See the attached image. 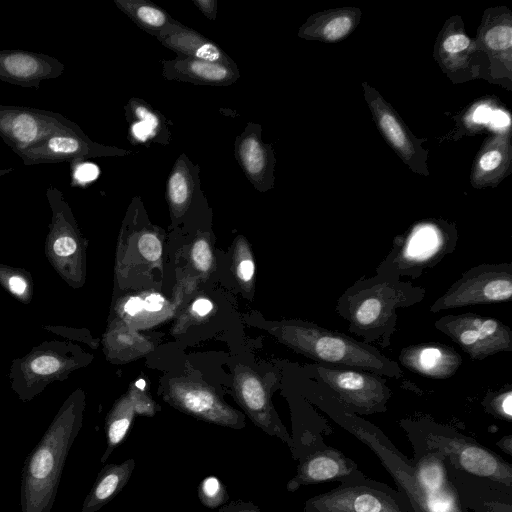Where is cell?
Listing matches in <instances>:
<instances>
[{"label": "cell", "mask_w": 512, "mask_h": 512, "mask_svg": "<svg viewBox=\"0 0 512 512\" xmlns=\"http://www.w3.org/2000/svg\"><path fill=\"white\" fill-rule=\"evenodd\" d=\"M425 288L402 281L391 273L362 277L338 298L335 311L348 322V331L365 343L384 349L396 332L397 309L423 301Z\"/></svg>", "instance_id": "6da1fadb"}, {"label": "cell", "mask_w": 512, "mask_h": 512, "mask_svg": "<svg viewBox=\"0 0 512 512\" xmlns=\"http://www.w3.org/2000/svg\"><path fill=\"white\" fill-rule=\"evenodd\" d=\"M84 408V392L76 389L28 455L21 477V512H51L65 461L82 427Z\"/></svg>", "instance_id": "7a4b0ae2"}, {"label": "cell", "mask_w": 512, "mask_h": 512, "mask_svg": "<svg viewBox=\"0 0 512 512\" xmlns=\"http://www.w3.org/2000/svg\"><path fill=\"white\" fill-rule=\"evenodd\" d=\"M291 346L318 364L356 369L381 377L399 379L400 365L375 346L310 322H293L285 327Z\"/></svg>", "instance_id": "3957f363"}, {"label": "cell", "mask_w": 512, "mask_h": 512, "mask_svg": "<svg viewBox=\"0 0 512 512\" xmlns=\"http://www.w3.org/2000/svg\"><path fill=\"white\" fill-rule=\"evenodd\" d=\"M91 360L90 354L68 340L44 341L12 360L8 373L11 389L21 401L29 402L49 384L66 380Z\"/></svg>", "instance_id": "277c9868"}, {"label": "cell", "mask_w": 512, "mask_h": 512, "mask_svg": "<svg viewBox=\"0 0 512 512\" xmlns=\"http://www.w3.org/2000/svg\"><path fill=\"white\" fill-rule=\"evenodd\" d=\"M456 246L457 233L453 228L434 222L420 223L406 236L394 239L376 272L416 279L452 254Z\"/></svg>", "instance_id": "5b68a950"}, {"label": "cell", "mask_w": 512, "mask_h": 512, "mask_svg": "<svg viewBox=\"0 0 512 512\" xmlns=\"http://www.w3.org/2000/svg\"><path fill=\"white\" fill-rule=\"evenodd\" d=\"M46 196L52 217L46 236L44 253L53 269L72 288H80L85 282L86 240L77 225L72 209L64 194L49 186Z\"/></svg>", "instance_id": "8992f818"}, {"label": "cell", "mask_w": 512, "mask_h": 512, "mask_svg": "<svg viewBox=\"0 0 512 512\" xmlns=\"http://www.w3.org/2000/svg\"><path fill=\"white\" fill-rule=\"evenodd\" d=\"M306 374L323 384L353 413L385 412L392 397L387 380L369 372L316 363L306 366Z\"/></svg>", "instance_id": "52a82bcc"}, {"label": "cell", "mask_w": 512, "mask_h": 512, "mask_svg": "<svg viewBox=\"0 0 512 512\" xmlns=\"http://www.w3.org/2000/svg\"><path fill=\"white\" fill-rule=\"evenodd\" d=\"M512 263H483L469 268L430 305L431 313L473 305L509 302Z\"/></svg>", "instance_id": "ba28073f"}, {"label": "cell", "mask_w": 512, "mask_h": 512, "mask_svg": "<svg viewBox=\"0 0 512 512\" xmlns=\"http://www.w3.org/2000/svg\"><path fill=\"white\" fill-rule=\"evenodd\" d=\"M434 327L474 360L512 351V330L496 318L472 312L450 314L437 319Z\"/></svg>", "instance_id": "9c48e42d"}, {"label": "cell", "mask_w": 512, "mask_h": 512, "mask_svg": "<svg viewBox=\"0 0 512 512\" xmlns=\"http://www.w3.org/2000/svg\"><path fill=\"white\" fill-rule=\"evenodd\" d=\"M59 133L85 134L58 112L0 104V137L17 155Z\"/></svg>", "instance_id": "30bf717a"}, {"label": "cell", "mask_w": 512, "mask_h": 512, "mask_svg": "<svg viewBox=\"0 0 512 512\" xmlns=\"http://www.w3.org/2000/svg\"><path fill=\"white\" fill-rule=\"evenodd\" d=\"M427 443L437 447L443 456L448 455L459 469L511 487V466L499 455L474 441L430 434Z\"/></svg>", "instance_id": "8fae6325"}, {"label": "cell", "mask_w": 512, "mask_h": 512, "mask_svg": "<svg viewBox=\"0 0 512 512\" xmlns=\"http://www.w3.org/2000/svg\"><path fill=\"white\" fill-rule=\"evenodd\" d=\"M128 154H131V151L93 142L86 134L59 133L18 156L25 165H33Z\"/></svg>", "instance_id": "7c38bea8"}, {"label": "cell", "mask_w": 512, "mask_h": 512, "mask_svg": "<svg viewBox=\"0 0 512 512\" xmlns=\"http://www.w3.org/2000/svg\"><path fill=\"white\" fill-rule=\"evenodd\" d=\"M305 512H404L388 494L363 485L341 486L306 501Z\"/></svg>", "instance_id": "4fadbf2b"}, {"label": "cell", "mask_w": 512, "mask_h": 512, "mask_svg": "<svg viewBox=\"0 0 512 512\" xmlns=\"http://www.w3.org/2000/svg\"><path fill=\"white\" fill-rule=\"evenodd\" d=\"M235 157L249 182L261 192L274 185V155L263 141L262 128L249 122L235 140Z\"/></svg>", "instance_id": "5bb4252c"}, {"label": "cell", "mask_w": 512, "mask_h": 512, "mask_svg": "<svg viewBox=\"0 0 512 512\" xmlns=\"http://www.w3.org/2000/svg\"><path fill=\"white\" fill-rule=\"evenodd\" d=\"M64 64L58 59L24 50H0V80L39 89L43 80L59 77Z\"/></svg>", "instance_id": "9a60e30c"}, {"label": "cell", "mask_w": 512, "mask_h": 512, "mask_svg": "<svg viewBox=\"0 0 512 512\" xmlns=\"http://www.w3.org/2000/svg\"><path fill=\"white\" fill-rule=\"evenodd\" d=\"M400 365L413 373L434 380H445L456 374L463 359L452 347L426 342L404 347L399 353Z\"/></svg>", "instance_id": "2e32d148"}, {"label": "cell", "mask_w": 512, "mask_h": 512, "mask_svg": "<svg viewBox=\"0 0 512 512\" xmlns=\"http://www.w3.org/2000/svg\"><path fill=\"white\" fill-rule=\"evenodd\" d=\"M162 75L167 80L212 86H228L240 77L235 62L222 63L180 55L162 61Z\"/></svg>", "instance_id": "e0dca14e"}, {"label": "cell", "mask_w": 512, "mask_h": 512, "mask_svg": "<svg viewBox=\"0 0 512 512\" xmlns=\"http://www.w3.org/2000/svg\"><path fill=\"white\" fill-rule=\"evenodd\" d=\"M357 472L354 461L339 450L327 448L307 456L298 466L296 475L287 483V490L296 491L302 485L344 480Z\"/></svg>", "instance_id": "ac0fdd59"}, {"label": "cell", "mask_w": 512, "mask_h": 512, "mask_svg": "<svg viewBox=\"0 0 512 512\" xmlns=\"http://www.w3.org/2000/svg\"><path fill=\"white\" fill-rule=\"evenodd\" d=\"M156 38L176 55L222 63L234 62L212 40L176 20L164 28Z\"/></svg>", "instance_id": "d6986e66"}, {"label": "cell", "mask_w": 512, "mask_h": 512, "mask_svg": "<svg viewBox=\"0 0 512 512\" xmlns=\"http://www.w3.org/2000/svg\"><path fill=\"white\" fill-rule=\"evenodd\" d=\"M441 453H430L423 456L407 479L394 474L407 492L414 506L423 495L436 494L453 486L447 477Z\"/></svg>", "instance_id": "ffe728a7"}, {"label": "cell", "mask_w": 512, "mask_h": 512, "mask_svg": "<svg viewBox=\"0 0 512 512\" xmlns=\"http://www.w3.org/2000/svg\"><path fill=\"white\" fill-rule=\"evenodd\" d=\"M124 110L133 140L140 143L152 141L161 145L169 143L171 133L167 126V120L149 103L133 97L128 101Z\"/></svg>", "instance_id": "44dd1931"}, {"label": "cell", "mask_w": 512, "mask_h": 512, "mask_svg": "<svg viewBox=\"0 0 512 512\" xmlns=\"http://www.w3.org/2000/svg\"><path fill=\"white\" fill-rule=\"evenodd\" d=\"M199 166L182 153L175 161L166 183V197L172 211L184 213L191 203L202 194Z\"/></svg>", "instance_id": "7402d4cb"}, {"label": "cell", "mask_w": 512, "mask_h": 512, "mask_svg": "<svg viewBox=\"0 0 512 512\" xmlns=\"http://www.w3.org/2000/svg\"><path fill=\"white\" fill-rule=\"evenodd\" d=\"M135 468L134 459L120 464H107L85 497L80 512H96L115 498L128 483Z\"/></svg>", "instance_id": "603a6c76"}, {"label": "cell", "mask_w": 512, "mask_h": 512, "mask_svg": "<svg viewBox=\"0 0 512 512\" xmlns=\"http://www.w3.org/2000/svg\"><path fill=\"white\" fill-rule=\"evenodd\" d=\"M115 5L138 27L157 35L175 20L161 7L146 0H114Z\"/></svg>", "instance_id": "cb8c5ba5"}, {"label": "cell", "mask_w": 512, "mask_h": 512, "mask_svg": "<svg viewBox=\"0 0 512 512\" xmlns=\"http://www.w3.org/2000/svg\"><path fill=\"white\" fill-rule=\"evenodd\" d=\"M133 416V402L127 398L118 401L107 415L105 423L107 445L101 457V463H104L113 450L125 440L131 428Z\"/></svg>", "instance_id": "d4e9b609"}, {"label": "cell", "mask_w": 512, "mask_h": 512, "mask_svg": "<svg viewBox=\"0 0 512 512\" xmlns=\"http://www.w3.org/2000/svg\"><path fill=\"white\" fill-rule=\"evenodd\" d=\"M0 285L19 302H31L34 284L27 270L0 263Z\"/></svg>", "instance_id": "484cf974"}, {"label": "cell", "mask_w": 512, "mask_h": 512, "mask_svg": "<svg viewBox=\"0 0 512 512\" xmlns=\"http://www.w3.org/2000/svg\"><path fill=\"white\" fill-rule=\"evenodd\" d=\"M197 494L200 502L207 508L223 506L229 499L222 481L216 476H207L198 485Z\"/></svg>", "instance_id": "4316f807"}, {"label": "cell", "mask_w": 512, "mask_h": 512, "mask_svg": "<svg viewBox=\"0 0 512 512\" xmlns=\"http://www.w3.org/2000/svg\"><path fill=\"white\" fill-rule=\"evenodd\" d=\"M481 404L485 411L494 417L507 422L512 421V389L510 386L498 391L488 392Z\"/></svg>", "instance_id": "83f0119b"}, {"label": "cell", "mask_w": 512, "mask_h": 512, "mask_svg": "<svg viewBox=\"0 0 512 512\" xmlns=\"http://www.w3.org/2000/svg\"><path fill=\"white\" fill-rule=\"evenodd\" d=\"M380 126L390 142L404 153L409 152L410 146L398 120L387 110L379 114Z\"/></svg>", "instance_id": "f1b7e54d"}, {"label": "cell", "mask_w": 512, "mask_h": 512, "mask_svg": "<svg viewBox=\"0 0 512 512\" xmlns=\"http://www.w3.org/2000/svg\"><path fill=\"white\" fill-rule=\"evenodd\" d=\"M485 44L491 50L503 51L512 46V28L509 25H498L490 28L485 34Z\"/></svg>", "instance_id": "f546056e"}, {"label": "cell", "mask_w": 512, "mask_h": 512, "mask_svg": "<svg viewBox=\"0 0 512 512\" xmlns=\"http://www.w3.org/2000/svg\"><path fill=\"white\" fill-rule=\"evenodd\" d=\"M353 22L349 16L341 15L332 18L323 27V36L330 41L339 40L352 28Z\"/></svg>", "instance_id": "4dcf8cb0"}, {"label": "cell", "mask_w": 512, "mask_h": 512, "mask_svg": "<svg viewBox=\"0 0 512 512\" xmlns=\"http://www.w3.org/2000/svg\"><path fill=\"white\" fill-rule=\"evenodd\" d=\"M138 248L142 256L149 261H157L162 254V244L153 233H144L139 237Z\"/></svg>", "instance_id": "1f68e13d"}, {"label": "cell", "mask_w": 512, "mask_h": 512, "mask_svg": "<svg viewBox=\"0 0 512 512\" xmlns=\"http://www.w3.org/2000/svg\"><path fill=\"white\" fill-rule=\"evenodd\" d=\"M75 162L77 166L73 165L71 185H84L97 178L99 170L96 165L84 162V160H76Z\"/></svg>", "instance_id": "d6a6232c"}, {"label": "cell", "mask_w": 512, "mask_h": 512, "mask_svg": "<svg viewBox=\"0 0 512 512\" xmlns=\"http://www.w3.org/2000/svg\"><path fill=\"white\" fill-rule=\"evenodd\" d=\"M192 260L200 271H207L212 263L209 244L204 239L197 240L192 248Z\"/></svg>", "instance_id": "836d02e7"}, {"label": "cell", "mask_w": 512, "mask_h": 512, "mask_svg": "<svg viewBox=\"0 0 512 512\" xmlns=\"http://www.w3.org/2000/svg\"><path fill=\"white\" fill-rule=\"evenodd\" d=\"M41 327L51 333L59 335L69 340H77L82 342H89L90 336L86 330H79L63 325H41Z\"/></svg>", "instance_id": "e575fe53"}, {"label": "cell", "mask_w": 512, "mask_h": 512, "mask_svg": "<svg viewBox=\"0 0 512 512\" xmlns=\"http://www.w3.org/2000/svg\"><path fill=\"white\" fill-rule=\"evenodd\" d=\"M469 45L470 39L462 33L452 34L448 36L443 42L444 50L450 54L464 51L468 48Z\"/></svg>", "instance_id": "d590c367"}, {"label": "cell", "mask_w": 512, "mask_h": 512, "mask_svg": "<svg viewBox=\"0 0 512 512\" xmlns=\"http://www.w3.org/2000/svg\"><path fill=\"white\" fill-rule=\"evenodd\" d=\"M217 512H260V510L252 502L237 500L224 504Z\"/></svg>", "instance_id": "8d00e7d4"}, {"label": "cell", "mask_w": 512, "mask_h": 512, "mask_svg": "<svg viewBox=\"0 0 512 512\" xmlns=\"http://www.w3.org/2000/svg\"><path fill=\"white\" fill-rule=\"evenodd\" d=\"M502 161V155L497 150H491L484 153L480 160L479 165L484 171H491L496 169Z\"/></svg>", "instance_id": "74e56055"}, {"label": "cell", "mask_w": 512, "mask_h": 512, "mask_svg": "<svg viewBox=\"0 0 512 512\" xmlns=\"http://www.w3.org/2000/svg\"><path fill=\"white\" fill-rule=\"evenodd\" d=\"M193 3L197 8L210 20H215L217 15V1L216 0H195Z\"/></svg>", "instance_id": "f35d334b"}, {"label": "cell", "mask_w": 512, "mask_h": 512, "mask_svg": "<svg viewBox=\"0 0 512 512\" xmlns=\"http://www.w3.org/2000/svg\"><path fill=\"white\" fill-rule=\"evenodd\" d=\"M144 309L150 312L160 311L164 304V299L159 294H151L143 300Z\"/></svg>", "instance_id": "ab89813d"}, {"label": "cell", "mask_w": 512, "mask_h": 512, "mask_svg": "<svg viewBox=\"0 0 512 512\" xmlns=\"http://www.w3.org/2000/svg\"><path fill=\"white\" fill-rule=\"evenodd\" d=\"M237 274L243 281H249L254 274V263L251 260H243L237 268Z\"/></svg>", "instance_id": "60d3db41"}, {"label": "cell", "mask_w": 512, "mask_h": 512, "mask_svg": "<svg viewBox=\"0 0 512 512\" xmlns=\"http://www.w3.org/2000/svg\"><path fill=\"white\" fill-rule=\"evenodd\" d=\"M492 109L487 105L478 106L473 113V120L476 123H487L492 116Z\"/></svg>", "instance_id": "b9f144b4"}, {"label": "cell", "mask_w": 512, "mask_h": 512, "mask_svg": "<svg viewBox=\"0 0 512 512\" xmlns=\"http://www.w3.org/2000/svg\"><path fill=\"white\" fill-rule=\"evenodd\" d=\"M144 309V302L140 297H131L124 305L127 314L134 316Z\"/></svg>", "instance_id": "7bdbcfd3"}, {"label": "cell", "mask_w": 512, "mask_h": 512, "mask_svg": "<svg viewBox=\"0 0 512 512\" xmlns=\"http://www.w3.org/2000/svg\"><path fill=\"white\" fill-rule=\"evenodd\" d=\"M212 303L205 298L196 300L193 303L192 310L200 316L207 315L212 310Z\"/></svg>", "instance_id": "ee69618b"}, {"label": "cell", "mask_w": 512, "mask_h": 512, "mask_svg": "<svg viewBox=\"0 0 512 512\" xmlns=\"http://www.w3.org/2000/svg\"><path fill=\"white\" fill-rule=\"evenodd\" d=\"M490 121L496 127H506L510 123L508 115L503 111L493 112Z\"/></svg>", "instance_id": "f6af8a7d"}, {"label": "cell", "mask_w": 512, "mask_h": 512, "mask_svg": "<svg viewBox=\"0 0 512 512\" xmlns=\"http://www.w3.org/2000/svg\"><path fill=\"white\" fill-rule=\"evenodd\" d=\"M497 445L503 449L507 454L511 455L512 454V437L511 435H507L505 437H503L498 443Z\"/></svg>", "instance_id": "bcb514c9"}, {"label": "cell", "mask_w": 512, "mask_h": 512, "mask_svg": "<svg viewBox=\"0 0 512 512\" xmlns=\"http://www.w3.org/2000/svg\"><path fill=\"white\" fill-rule=\"evenodd\" d=\"M136 386H137L139 389L143 390V389H144V387H145V381H144V380H142V379L138 380V381L136 382Z\"/></svg>", "instance_id": "7dc6e473"}]
</instances>
